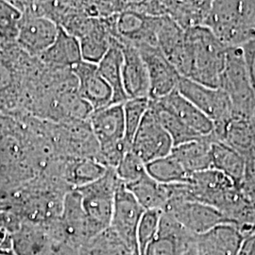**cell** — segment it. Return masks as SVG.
<instances>
[{"mask_svg": "<svg viewBox=\"0 0 255 255\" xmlns=\"http://www.w3.org/2000/svg\"><path fill=\"white\" fill-rule=\"evenodd\" d=\"M185 41L189 54L187 79L205 86L219 88L228 47L206 27L185 30Z\"/></svg>", "mask_w": 255, "mask_h": 255, "instance_id": "obj_1", "label": "cell"}, {"mask_svg": "<svg viewBox=\"0 0 255 255\" xmlns=\"http://www.w3.org/2000/svg\"><path fill=\"white\" fill-rule=\"evenodd\" d=\"M204 27L227 47L255 39L254 1H212Z\"/></svg>", "mask_w": 255, "mask_h": 255, "instance_id": "obj_2", "label": "cell"}, {"mask_svg": "<svg viewBox=\"0 0 255 255\" xmlns=\"http://www.w3.org/2000/svg\"><path fill=\"white\" fill-rule=\"evenodd\" d=\"M15 42H0V116L20 111L24 77L33 62Z\"/></svg>", "mask_w": 255, "mask_h": 255, "instance_id": "obj_3", "label": "cell"}, {"mask_svg": "<svg viewBox=\"0 0 255 255\" xmlns=\"http://www.w3.org/2000/svg\"><path fill=\"white\" fill-rule=\"evenodd\" d=\"M219 88L232 103V118L253 120L255 117V95L252 88L242 48L228 47Z\"/></svg>", "mask_w": 255, "mask_h": 255, "instance_id": "obj_4", "label": "cell"}, {"mask_svg": "<svg viewBox=\"0 0 255 255\" xmlns=\"http://www.w3.org/2000/svg\"><path fill=\"white\" fill-rule=\"evenodd\" d=\"M121 182L115 169L107 168L99 180L76 189L81 196L82 209L92 238L109 228L116 193Z\"/></svg>", "mask_w": 255, "mask_h": 255, "instance_id": "obj_5", "label": "cell"}, {"mask_svg": "<svg viewBox=\"0 0 255 255\" xmlns=\"http://www.w3.org/2000/svg\"><path fill=\"white\" fill-rule=\"evenodd\" d=\"M187 185L191 201L212 206L224 216L240 197L235 182L215 168L192 174Z\"/></svg>", "mask_w": 255, "mask_h": 255, "instance_id": "obj_6", "label": "cell"}, {"mask_svg": "<svg viewBox=\"0 0 255 255\" xmlns=\"http://www.w3.org/2000/svg\"><path fill=\"white\" fill-rule=\"evenodd\" d=\"M177 91L214 123V131L222 128L232 119V103L230 98L220 88L205 86L182 77Z\"/></svg>", "mask_w": 255, "mask_h": 255, "instance_id": "obj_7", "label": "cell"}, {"mask_svg": "<svg viewBox=\"0 0 255 255\" xmlns=\"http://www.w3.org/2000/svg\"><path fill=\"white\" fill-rule=\"evenodd\" d=\"M145 210L123 182L116 193L115 206L109 228L118 236L131 255H139L137 229Z\"/></svg>", "mask_w": 255, "mask_h": 255, "instance_id": "obj_8", "label": "cell"}, {"mask_svg": "<svg viewBox=\"0 0 255 255\" xmlns=\"http://www.w3.org/2000/svg\"><path fill=\"white\" fill-rule=\"evenodd\" d=\"M173 142L149 107L131 142L130 150L145 163L170 154Z\"/></svg>", "mask_w": 255, "mask_h": 255, "instance_id": "obj_9", "label": "cell"}, {"mask_svg": "<svg viewBox=\"0 0 255 255\" xmlns=\"http://www.w3.org/2000/svg\"><path fill=\"white\" fill-rule=\"evenodd\" d=\"M163 212L171 216L193 236H200L218 225L230 223L220 211L199 201H169Z\"/></svg>", "mask_w": 255, "mask_h": 255, "instance_id": "obj_10", "label": "cell"}, {"mask_svg": "<svg viewBox=\"0 0 255 255\" xmlns=\"http://www.w3.org/2000/svg\"><path fill=\"white\" fill-rule=\"evenodd\" d=\"M146 64L149 80V100L157 101L177 90L181 75L156 46L137 47Z\"/></svg>", "mask_w": 255, "mask_h": 255, "instance_id": "obj_11", "label": "cell"}, {"mask_svg": "<svg viewBox=\"0 0 255 255\" xmlns=\"http://www.w3.org/2000/svg\"><path fill=\"white\" fill-rule=\"evenodd\" d=\"M88 123L99 145V153L121 145H128L125 141L123 103L93 111Z\"/></svg>", "mask_w": 255, "mask_h": 255, "instance_id": "obj_12", "label": "cell"}, {"mask_svg": "<svg viewBox=\"0 0 255 255\" xmlns=\"http://www.w3.org/2000/svg\"><path fill=\"white\" fill-rule=\"evenodd\" d=\"M59 26L45 16L22 15L16 43L26 53L39 58L54 43Z\"/></svg>", "mask_w": 255, "mask_h": 255, "instance_id": "obj_13", "label": "cell"}, {"mask_svg": "<svg viewBox=\"0 0 255 255\" xmlns=\"http://www.w3.org/2000/svg\"><path fill=\"white\" fill-rule=\"evenodd\" d=\"M71 71L77 80L79 95L93 111L112 105L113 90L99 73L97 64L82 61L72 67Z\"/></svg>", "mask_w": 255, "mask_h": 255, "instance_id": "obj_14", "label": "cell"}, {"mask_svg": "<svg viewBox=\"0 0 255 255\" xmlns=\"http://www.w3.org/2000/svg\"><path fill=\"white\" fill-rule=\"evenodd\" d=\"M195 237L171 216L162 212L157 236L145 255H183L191 248Z\"/></svg>", "mask_w": 255, "mask_h": 255, "instance_id": "obj_15", "label": "cell"}, {"mask_svg": "<svg viewBox=\"0 0 255 255\" xmlns=\"http://www.w3.org/2000/svg\"><path fill=\"white\" fill-rule=\"evenodd\" d=\"M244 239L235 225L223 223L196 236L192 247L197 255H238Z\"/></svg>", "mask_w": 255, "mask_h": 255, "instance_id": "obj_16", "label": "cell"}, {"mask_svg": "<svg viewBox=\"0 0 255 255\" xmlns=\"http://www.w3.org/2000/svg\"><path fill=\"white\" fill-rule=\"evenodd\" d=\"M120 44L123 52L122 83L128 100L149 99L147 69L138 48L128 43Z\"/></svg>", "mask_w": 255, "mask_h": 255, "instance_id": "obj_17", "label": "cell"}, {"mask_svg": "<svg viewBox=\"0 0 255 255\" xmlns=\"http://www.w3.org/2000/svg\"><path fill=\"white\" fill-rule=\"evenodd\" d=\"M157 101L197 134L204 137L214 133V123L177 90Z\"/></svg>", "mask_w": 255, "mask_h": 255, "instance_id": "obj_18", "label": "cell"}, {"mask_svg": "<svg viewBox=\"0 0 255 255\" xmlns=\"http://www.w3.org/2000/svg\"><path fill=\"white\" fill-rule=\"evenodd\" d=\"M37 59L50 68L71 69L82 61L80 42L59 26L54 43Z\"/></svg>", "mask_w": 255, "mask_h": 255, "instance_id": "obj_19", "label": "cell"}, {"mask_svg": "<svg viewBox=\"0 0 255 255\" xmlns=\"http://www.w3.org/2000/svg\"><path fill=\"white\" fill-rule=\"evenodd\" d=\"M218 139L212 133L209 136L201 137L197 140L175 146L171 154L182 164L189 176L212 168V143Z\"/></svg>", "mask_w": 255, "mask_h": 255, "instance_id": "obj_20", "label": "cell"}, {"mask_svg": "<svg viewBox=\"0 0 255 255\" xmlns=\"http://www.w3.org/2000/svg\"><path fill=\"white\" fill-rule=\"evenodd\" d=\"M215 136L228 146L235 148L245 158L254 152L255 148V126L253 120L232 118L228 123L219 130L214 131Z\"/></svg>", "mask_w": 255, "mask_h": 255, "instance_id": "obj_21", "label": "cell"}, {"mask_svg": "<svg viewBox=\"0 0 255 255\" xmlns=\"http://www.w3.org/2000/svg\"><path fill=\"white\" fill-rule=\"evenodd\" d=\"M82 61L99 64L112 46L113 36L107 18H96L91 29L79 39Z\"/></svg>", "mask_w": 255, "mask_h": 255, "instance_id": "obj_22", "label": "cell"}, {"mask_svg": "<svg viewBox=\"0 0 255 255\" xmlns=\"http://www.w3.org/2000/svg\"><path fill=\"white\" fill-rule=\"evenodd\" d=\"M122 46L117 39L113 37L112 46L108 52L99 64H97L99 73L113 90L114 97L112 104H122L128 101L122 83Z\"/></svg>", "mask_w": 255, "mask_h": 255, "instance_id": "obj_23", "label": "cell"}, {"mask_svg": "<svg viewBox=\"0 0 255 255\" xmlns=\"http://www.w3.org/2000/svg\"><path fill=\"white\" fill-rule=\"evenodd\" d=\"M107 171V167L94 158H65L63 180L70 189H78L96 182Z\"/></svg>", "mask_w": 255, "mask_h": 255, "instance_id": "obj_24", "label": "cell"}, {"mask_svg": "<svg viewBox=\"0 0 255 255\" xmlns=\"http://www.w3.org/2000/svg\"><path fill=\"white\" fill-rule=\"evenodd\" d=\"M212 1H164L165 14L183 30L204 27Z\"/></svg>", "mask_w": 255, "mask_h": 255, "instance_id": "obj_25", "label": "cell"}, {"mask_svg": "<svg viewBox=\"0 0 255 255\" xmlns=\"http://www.w3.org/2000/svg\"><path fill=\"white\" fill-rule=\"evenodd\" d=\"M211 153L212 168L225 174L238 187L245 175V157L219 139L213 141Z\"/></svg>", "mask_w": 255, "mask_h": 255, "instance_id": "obj_26", "label": "cell"}, {"mask_svg": "<svg viewBox=\"0 0 255 255\" xmlns=\"http://www.w3.org/2000/svg\"><path fill=\"white\" fill-rule=\"evenodd\" d=\"M125 186L145 211H164L168 202L167 186L156 182L147 173Z\"/></svg>", "mask_w": 255, "mask_h": 255, "instance_id": "obj_27", "label": "cell"}, {"mask_svg": "<svg viewBox=\"0 0 255 255\" xmlns=\"http://www.w3.org/2000/svg\"><path fill=\"white\" fill-rule=\"evenodd\" d=\"M149 107L154 112L160 124L171 138L174 147L203 137L193 131L191 128L182 123L173 113L164 108L158 101L149 100Z\"/></svg>", "mask_w": 255, "mask_h": 255, "instance_id": "obj_28", "label": "cell"}, {"mask_svg": "<svg viewBox=\"0 0 255 255\" xmlns=\"http://www.w3.org/2000/svg\"><path fill=\"white\" fill-rule=\"evenodd\" d=\"M146 170L150 178L164 185L186 182L189 178L182 164L171 153L146 164Z\"/></svg>", "mask_w": 255, "mask_h": 255, "instance_id": "obj_29", "label": "cell"}, {"mask_svg": "<svg viewBox=\"0 0 255 255\" xmlns=\"http://www.w3.org/2000/svg\"><path fill=\"white\" fill-rule=\"evenodd\" d=\"M149 108V99H131L123 103L125 141L131 146L137 129Z\"/></svg>", "mask_w": 255, "mask_h": 255, "instance_id": "obj_30", "label": "cell"}, {"mask_svg": "<svg viewBox=\"0 0 255 255\" xmlns=\"http://www.w3.org/2000/svg\"><path fill=\"white\" fill-rule=\"evenodd\" d=\"M89 255H131L118 236L108 228L88 242Z\"/></svg>", "mask_w": 255, "mask_h": 255, "instance_id": "obj_31", "label": "cell"}, {"mask_svg": "<svg viewBox=\"0 0 255 255\" xmlns=\"http://www.w3.org/2000/svg\"><path fill=\"white\" fill-rule=\"evenodd\" d=\"M22 14L11 1L0 0V42H15Z\"/></svg>", "mask_w": 255, "mask_h": 255, "instance_id": "obj_32", "label": "cell"}, {"mask_svg": "<svg viewBox=\"0 0 255 255\" xmlns=\"http://www.w3.org/2000/svg\"><path fill=\"white\" fill-rule=\"evenodd\" d=\"M163 211L147 210L140 219L137 229V247L139 255H146V249L153 241L159 229Z\"/></svg>", "mask_w": 255, "mask_h": 255, "instance_id": "obj_33", "label": "cell"}, {"mask_svg": "<svg viewBox=\"0 0 255 255\" xmlns=\"http://www.w3.org/2000/svg\"><path fill=\"white\" fill-rule=\"evenodd\" d=\"M115 172L121 182L128 184L146 175V164L129 149L115 168Z\"/></svg>", "mask_w": 255, "mask_h": 255, "instance_id": "obj_34", "label": "cell"}, {"mask_svg": "<svg viewBox=\"0 0 255 255\" xmlns=\"http://www.w3.org/2000/svg\"><path fill=\"white\" fill-rule=\"evenodd\" d=\"M21 223V219L13 213L0 210V251L12 253V236Z\"/></svg>", "mask_w": 255, "mask_h": 255, "instance_id": "obj_35", "label": "cell"}, {"mask_svg": "<svg viewBox=\"0 0 255 255\" xmlns=\"http://www.w3.org/2000/svg\"><path fill=\"white\" fill-rule=\"evenodd\" d=\"M250 82L255 95V39L241 46Z\"/></svg>", "mask_w": 255, "mask_h": 255, "instance_id": "obj_36", "label": "cell"}, {"mask_svg": "<svg viewBox=\"0 0 255 255\" xmlns=\"http://www.w3.org/2000/svg\"><path fill=\"white\" fill-rule=\"evenodd\" d=\"M238 255H255V232L244 239Z\"/></svg>", "mask_w": 255, "mask_h": 255, "instance_id": "obj_37", "label": "cell"}, {"mask_svg": "<svg viewBox=\"0 0 255 255\" xmlns=\"http://www.w3.org/2000/svg\"><path fill=\"white\" fill-rule=\"evenodd\" d=\"M183 255H197V254H196V252L194 251V249H193V247H191L185 254Z\"/></svg>", "mask_w": 255, "mask_h": 255, "instance_id": "obj_38", "label": "cell"}, {"mask_svg": "<svg viewBox=\"0 0 255 255\" xmlns=\"http://www.w3.org/2000/svg\"><path fill=\"white\" fill-rule=\"evenodd\" d=\"M8 254H12V253H8V252H3V251H0V255H8Z\"/></svg>", "mask_w": 255, "mask_h": 255, "instance_id": "obj_39", "label": "cell"}, {"mask_svg": "<svg viewBox=\"0 0 255 255\" xmlns=\"http://www.w3.org/2000/svg\"><path fill=\"white\" fill-rule=\"evenodd\" d=\"M14 255L13 254H8V255Z\"/></svg>", "mask_w": 255, "mask_h": 255, "instance_id": "obj_40", "label": "cell"}]
</instances>
